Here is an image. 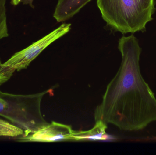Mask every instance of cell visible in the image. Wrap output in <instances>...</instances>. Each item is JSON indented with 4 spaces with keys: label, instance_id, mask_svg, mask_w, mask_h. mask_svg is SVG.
<instances>
[{
    "label": "cell",
    "instance_id": "1",
    "mask_svg": "<svg viewBox=\"0 0 156 155\" xmlns=\"http://www.w3.org/2000/svg\"><path fill=\"white\" fill-rule=\"evenodd\" d=\"M118 47L122 62L95 109L94 120L123 131L143 130L156 121V98L141 73L142 49L133 34L120 38Z\"/></svg>",
    "mask_w": 156,
    "mask_h": 155
},
{
    "label": "cell",
    "instance_id": "2",
    "mask_svg": "<svg viewBox=\"0 0 156 155\" xmlns=\"http://www.w3.org/2000/svg\"><path fill=\"white\" fill-rule=\"evenodd\" d=\"M97 5L107 26L123 34L145 32L155 11L154 0H97Z\"/></svg>",
    "mask_w": 156,
    "mask_h": 155
},
{
    "label": "cell",
    "instance_id": "3",
    "mask_svg": "<svg viewBox=\"0 0 156 155\" xmlns=\"http://www.w3.org/2000/svg\"><path fill=\"white\" fill-rule=\"evenodd\" d=\"M53 89L38 93L16 95L0 91V116L24 131L32 133L48 124L41 113L44 96Z\"/></svg>",
    "mask_w": 156,
    "mask_h": 155
},
{
    "label": "cell",
    "instance_id": "4",
    "mask_svg": "<svg viewBox=\"0 0 156 155\" xmlns=\"http://www.w3.org/2000/svg\"><path fill=\"white\" fill-rule=\"evenodd\" d=\"M71 24L62 23L60 26L27 48L16 53L10 59L1 64L0 72L5 82L15 71L26 69L48 46L61 38L71 30Z\"/></svg>",
    "mask_w": 156,
    "mask_h": 155
},
{
    "label": "cell",
    "instance_id": "5",
    "mask_svg": "<svg viewBox=\"0 0 156 155\" xmlns=\"http://www.w3.org/2000/svg\"><path fill=\"white\" fill-rule=\"evenodd\" d=\"M76 131L70 126L52 122L37 131L16 137L19 142H51L74 141Z\"/></svg>",
    "mask_w": 156,
    "mask_h": 155
},
{
    "label": "cell",
    "instance_id": "6",
    "mask_svg": "<svg viewBox=\"0 0 156 155\" xmlns=\"http://www.w3.org/2000/svg\"><path fill=\"white\" fill-rule=\"evenodd\" d=\"M91 0H58L53 16L58 22L72 18Z\"/></svg>",
    "mask_w": 156,
    "mask_h": 155
},
{
    "label": "cell",
    "instance_id": "7",
    "mask_svg": "<svg viewBox=\"0 0 156 155\" xmlns=\"http://www.w3.org/2000/svg\"><path fill=\"white\" fill-rule=\"evenodd\" d=\"M107 125L101 121L95 122V125L90 130L76 132L74 141H97L106 140L105 130Z\"/></svg>",
    "mask_w": 156,
    "mask_h": 155
},
{
    "label": "cell",
    "instance_id": "8",
    "mask_svg": "<svg viewBox=\"0 0 156 155\" xmlns=\"http://www.w3.org/2000/svg\"><path fill=\"white\" fill-rule=\"evenodd\" d=\"M23 134L24 131L21 128L0 118V136L17 137Z\"/></svg>",
    "mask_w": 156,
    "mask_h": 155
},
{
    "label": "cell",
    "instance_id": "9",
    "mask_svg": "<svg viewBox=\"0 0 156 155\" xmlns=\"http://www.w3.org/2000/svg\"><path fill=\"white\" fill-rule=\"evenodd\" d=\"M6 0H0V40L8 37V28L6 15Z\"/></svg>",
    "mask_w": 156,
    "mask_h": 155
},
{
    "label": "cell",
    "instance_id": "10",
    "mask_svg": "<svg viewBox=\"0 0 156 155\" xmlns=\"http://www.w3.org/2000/svg\"><path fill=\"white\" fill-rule=\"evenodd\" d=\"M34 0H22L21 2L24 5H28L31 7L34 8V6L33 5V2Z\"/></svg>",
    "mask_w": 156,
    "mask_h": 155
},
{
    "label": "cell",
    "instance_id": "11",
    "mask_svg": "<svg viewBox=\"0 0 156 155\" xmlns=\"http://www.w3.org/2000/svg\"><path fill=\"white\" fill-rule=\"evenodd\" d=\"M22 0H11V3L14 5H17L21 2Z\"/></svg>",
    "mask_w": 156,
    "mask_h": 155
},
{
    "label": "cell",
    "instance_id": "12",
    "mask_svg": "<svg viewBox=\"0 0 156 155\" xmlns=\"http://www.w3.org/2000/svg\"><path fill=\"white\" fill-rule=\"evenodd\" d=\"M2 64L1 63V61H0V67H1V65ZM1 72V71H0ZM5 83L4 81L3 78L2 77V75L1 74V72H0V85L4 83Z\"/></svg>",
    "mask_w": 156,
    "mask_h": 155
}]
</instances>
